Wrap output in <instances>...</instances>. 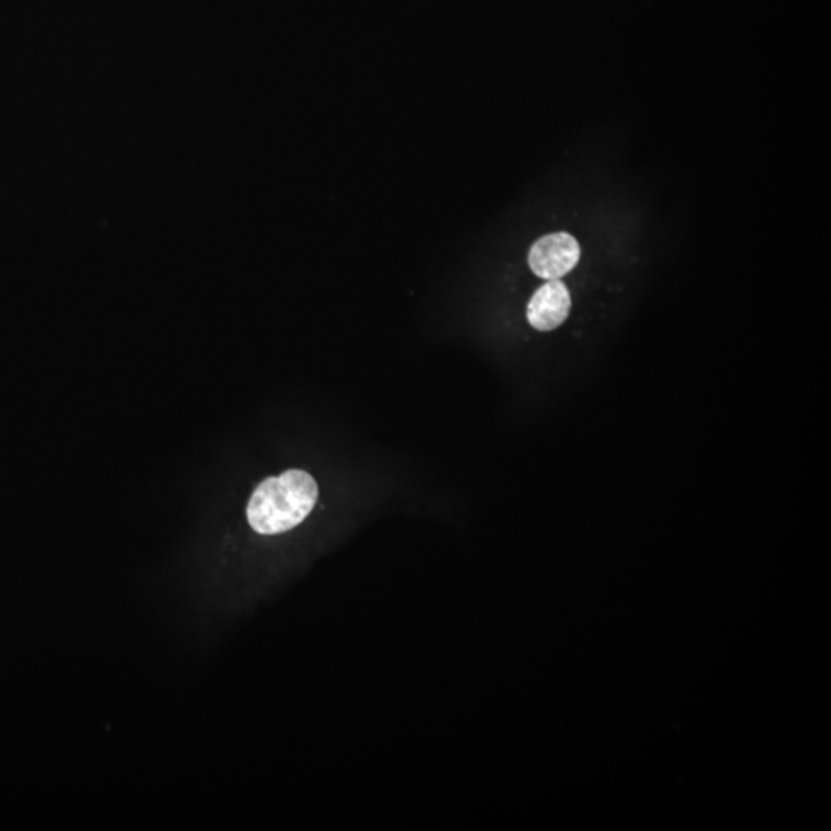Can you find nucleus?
Instances as JSON below:
<instances>
[{
  "instance_id": "obj_1",
  "label": "nucleus",
  "mask_w": 831,
  "mask_h": 831,
  "mask_svg": "<svg viewBox=\"0 0 831 831\" xmlns=\"http://www.w3.org/2000/svg\"><path fill=\"white\" fill-rule=\"evenodd\" d=\"M318 484L307 471L288 470L254 490L247 507L251 528L259 534H281L305 521L318 502Z\"/></svg>"
},
{
  "instance_id": "obj_2",
  "label": "nucleus",
  "mask_w": 831,
  "mask_h": 831,
  "mask_svg": "<svg viewBox=\"0 0 831 831\" xmlns=\"http://www.w3.org/2000/svg\"><path fill=\"white\" fill-rule=\"evenodd\" d=\"M581 247L565 231L548 234L534 242L528 253V265L536 276L553 281L561 279L578 265Z\"/></svg>"
},
{
  "instance_id": "obj_3",
  "label": "nucleus",
  "mask_w": 831,
  "mask_h": 831,
  "mask_svg": "<svg viewBox=\"0 0 831 831\" xmlns=\"http://www.w3.org/2000/svg\"><path fill=\"white\" fill-rule=\"evenodd\" d=\"M571 308L567 285L559 279L542 285L528 302L527 319L534 330L551 331L564 324Z\"/></svg>"
}]
</instances>
